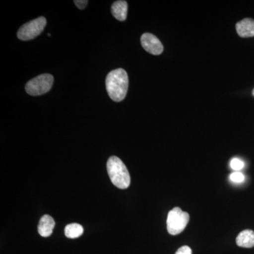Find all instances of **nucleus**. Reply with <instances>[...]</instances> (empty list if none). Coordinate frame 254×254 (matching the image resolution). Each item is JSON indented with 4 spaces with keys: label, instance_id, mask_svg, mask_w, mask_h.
Returning a JSON list of instances; mask_svg holds the SVG:
<instances>
[{
    "label": "nucleus",
    "instance_id": "1",
    "mask_svg": "<svg viewBox=\"0 0 254 254\" xmlns=\"http://www.w3.org/2000/svg\"><path fill=\"white\" fill-rule=\"evenodd\" d=\"M128 87V74L123 68L113 70L107 76V91L113 101H123L126 97Z\"/></svg>",
    "mask_w": 254,
    "mask_h": 254
},
{
    "label": "nucleus",
    "instance_id": "2",
    "mask_svg": "<svg viewBox=\"0 0 254 254\" xmlns=\"http://www.w3.org/2000/svg\"><path fill=\"white\" fill-rule=\"evenodd\" d=\"M107 170L110 180L115 187L121 190H125L131 183L129 173L126 165L118 157L112 156L107 163Z\"/></svg>",
    "mask_w": 254,
    "mask_h": 254
},
{
    "label": "nucleus",
    "instance_id": "3",
    "mask_svg": "<svg viewBox=\"0 0 254 254\" xmlns=\"http://www.w3.org/2000/svg\"><path fill=\"white\" fill-rule=\"evenodd\" d=\"M190 215L175 207L169 212L167 218V228L170 235H177L184 231L190 221Z\"/></svg>",
    "mask_w": 254,
    "mask_h": 254
},
{
    "label": "nucleus",
    "instance_id": "4",
    "mask_svg": "<svg viewBox=\"0 0 254 254\" xmlns=\"http://www.w3.org/2000/svg\"><path fill=\"white\" fill-rule=\"evenodd\" d=\"M54 82V78L49 73L39 75L28 82L26 85V91L28 94L36 96L48 93L51 89Z\"/></svg>",
    "mask_w": 254,
    "mask_h": 254
},
{
    "label": "nucleus",
    "instance_id": "5",
    "mask_svg": "<svg viewBox=\"0 0 254 254\" xmlns=\"http://www.w3.org/2000/svg\"><path fill=\"white\" fill-rule=\"evenodd\" d=\"M46 18L41 16L23 25L18 31V39L24 41L34 39L43 32L46 27Z\"/></svg>",
    "mask_w": 254,
    "mask_h": 254
},
{
    "label": "nucleus",
    "instance_id": "6",
    "mask_svg": "<svg viewBox=\"0 0 254 254\" xmlns=\"http://www.w3.org/2000/svg\"><path fill=\"white\" fill-rule=\"evenodd\" d=\"M141 43L145 51L150 54L159 55L163 52L164 48L161 42L151 33H145L142 35Z\"/></svg>",
    "mask_w": 254,
    "mask_h": 254
},
{
    "label": "nucleus",
    "instance_id": "7",
    "mask_svg": "<svg viewBox=\"0 0 254 254\" xmlns=\"http://www.w3.org/2000/svg\"><path fill=\"white\" fill-rule=\"evenodd\" d=\"M236 29L239 36L242 38H250L254 36V20L245 18L236 24Z\"/></svg>",
    "mask_w": 254,
    "mask_h": 254
},
{
    "label": "nucleus",
    "instance_id": "8",
    "mask_svg": "<svg viewBox=\"0 0 254 254\" xmlns=\"http://www.w3.org/2000/svg\"><path fill=\"white\" fill-rule=\"evenodd\" d=\"M55 226L54 219L50 215H45L42 217L38 225V232L43 237H50L53 234Z\"/></svg>",
    "mask_w": 254,
    "mask_h": 254
},
{
    "label": "nucleus",
    "instance_id": "9",
    "mask_svg": "<svg viewBox=\"0 0 254 254\" xmlns=\"http://www.w3.org/2000/svg\"><path fill=\"white\" fill-rule=\"evenodd\" d=\"M112 14L118 21H124L127 19L128 12V4L126 1H116L112 5Z\"/></svg>",
    "mask_w": 254,
    "mask_h": 254
},
{
    "label": "nucleus",
    "instance_id": "10",
    "mask_svg": "<svg viewBox=\"0 0 254 254\" xmlns=\"http://www.w3.org/2000/svg\"><path fill=\"white\" fill-rule=\"evenodd\" d=\"M237 245L243 248L254 247V232L251 230H245L241 232L237 237Z\"/></svg>",
    "mask_w": 254,
    "mask_h": 254
},
{
    "label": "nucleus",
    "instance_id": "11",
    "mask_svg": "<svg viewBox=\"0 0 254 254\" xmlns=\"http://www.w3.org/2000/svg\"><path fill=\"white\" fill-rule=\"evenodd\" d=\"M64 233L68 238H78L83 235V228L81 225L78 223L69 224L65 227Z\"/></svg>",
    "mask_w": 254,
    "mask_h": 254
},
{
    "label": "nucleus",
    "instance_id": "12",
    "mask_svg": "<svg viewBox=\"0 0 254 254\" xmlns=\"http://www.w3.org/2000/svg\"><path fill=\"white\" fill-rule=\"evenodd\" d=\"M230 167H231L232 170L239 172L244 168L245 163L240 158H235L232 159L231 161H230Z\"/></svg>",
    "mask_w": 254,
    "mask_h": 254
},
{
    "label": "nucleus",
    "instance_id": "13",
    "mask_svg": "<svg viewBox=\"0 0 254 254\" xmlns=\"http://www.w3.org/2000/svg\"><path fill=\"white\" fill-rule=\"evenodd\" d=\"M230 179L232 182H235V183H242L245 181V177L240 172H235L230 175Z\"/></svg>",
    "mask_w": 254,
    "mask_h": 254
},
{
    "label": "nucleus",
    "instance_id": "14",
    "mask_svg": "<svg viewBox=\"0 0 254 254\" xmlns=\"http://www.w3.org/2000/svg\"><path fill=\"white\" fill-rule=\"evenodd\" d=\"M175 254H192L191 249L188 246H183L177 251Z\"/></svg>",
    "mask_w": 254,
    "mask_h": 254
},
{
    "label": "nucleus",
    "instance_id": "15",
    "mask_svg": "<svg viewBox=\"0 0 254 254\" xmlns=\"http://www.w3.org/2000/svg\"><path fill=\"white\" fill-rule=\"evenodd\" d=\"M75 5L79 9H84L86 7L87 4H88V1L87 0H75Z\"/></svg>",
    "mask_w": 254,
    "mask_h": 254
},
{
    "label": "nucleus",
    "instance_id": "16",
    "mask_svg": "<svg viewBox=\"0 0 254 254\" xmlns=\"http://www.w3.org/2000/svg\"><path fill=\"white\" fill-rule=\"evenodd\" d=\"M253 93V95L254 96V91H253V93Z\"/></svg>",
    "mask_w": 254,
    "mask_h": 254
}]
</instances>
